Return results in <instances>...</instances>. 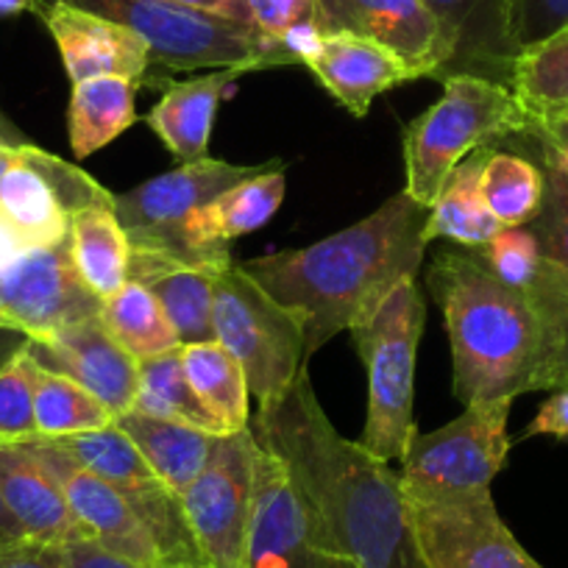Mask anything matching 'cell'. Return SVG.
I'll return each instance as SVG.
<instances>
[{
  "instance_id": "obj_20",
  "label": "cell",
  "mask_w": 568,
  "mask_h": 568,
  "mask_svg": "<svg viewBox=\"0 0 568 568\" xmlns=\"http://www.w3.org/2000/svg\"><path fill=\"white\" fill-rule=\"evenodd\" d=\"M449 42L444 75L471 73L510 87L518 45L513 40V0H424Z\"/></svg>"
},
{
  "instance_id": "obj_47",
  "label": "cell",
  "mask_w": 568,
  "mask_h": 568,
  "mask_svg": "<svg viewBox=\"0 0 568 568\" xmlns=\"http://www.w3.org/2000/svg\"><path fill=\"white\" fill-rule=\"evenodd\" d=\"M26 251H29V248H26V245L20 243V240L14 237L12 232H9V229L0 223V273L7 271L12 262H18L20 256L26 254Z\"/></svg>"
},
{
  "instance_id": "obj_42",
  "label": "cell",
  "mask_w": 568,
  "mask_h": 568,
  "mask_svg": "<svg viewBox=\"0 0 568 568\" xmlns=\"http://www.w3.org/2000/svg\"><path fill=\"white\" fill-rule=\"evenodd\" d=\"M0 568H64L62 546L31 538L0 544Z\"/></svg>"
},
{
  "instance_id": "obj_12",
  "label": "cell",
  "mask_w": 568,
  "mask_h": 568,
  "mask_svg": "<svg viewBox=\"0 0 568 568\" xmlns=\"http://www.w3.org/2000/svg\"><path fill=\"white\" fill-rule=\"evenodd\" d=\"M243 568H357L337 549L291 474L260 444Z\"/></svg>"
},
{
  "instance_id": "obj_29",
  "label": "cell",
  "mask_w": 568,
  "mask_h": 568,
  "mask_svg": "<svg viewBox=\"0 0 568 568\" xmlns=\"http://www.w3.org/2000/svg\"><path fill=\"white\" fill-rule=\"evenodd\" d=\"M48 444L62 452L64 457H70L75 466L87 468L90 474L114 485L129 499V505L165 488L118 424L92 429V433L68 435V438H51Z\"/></svg>"
},
{
  "instance_id": "obj_7",
  "label": "cell",
  "mask_w": 568,
  "mask_h": 568,
  "mask_svg": "<svg viewBox=\"0 0 568 568\" xmlns=\"http://www.w3.org/2000/svg\"><path fill=\"white\" fill-rule=\"evenodd\" d=\"M212 329L215 341L240 363L260 407L282 398L307 368L298 321L245 276L237 262L215 276Z\"/></svg>"
},
{
  "instance_id": "obj_30",
  "label": "cell",
  "mask_w": 568,
  "mask_h": 568,
  "mask_svg": "<svg viewBox=\"0 0 568 568\" xmlns=\"http://www.w3.org/2000/svg\"><path fill=\"white\" fill-rule=\"evenodd\" d=\"M184 374L206 413L223 426V433L248 429V379L237 359L217 341L182 346Z\"/></svg>"
},
{
  "instance_id": "obj_9",
  "label": "cell",
  "mask_w": 568,
  "mask_h": 568,
  "mask_svg": "<svg viewBox=\"0 0 568 568\" xmlns=\"http://www.w3.org/2000/svg\"><path fill=\"white\" fill-rule=\"evenodd\" d=\"M265 168L267 162L265 165H232L212 156L184 162L173 171L136 184L129 193H114V215L129 237L131 251L136 254H162L193 262L184 243V229L190 217L229 187L256 176Z\"/></svg>"
},
{
  "instance_id": "obj_19",
  "label": "cell",
  "mask_w": 568,
  "mask_h": 568,
  "mask_svg": "<svg viewBox=\"0 0 568 568\" xmlns=\"http://www.w3.org/2000/svg\"><path fill=\"white\" fill-rule=\"evenodd\" d=\"M284 193H287L284 162L273 160L267 162L265 171L234 184L215 201L201 206L184 229L190 260L210 267L229 265L232 240L265 226L282 206Z\"/></svg>"
},
{
  "instance_id": "obj_45",
  "label": "cell",
  "mask_w": 568,
  "mask_h": 568,
  "mask_svg": "<svg viewBox=\"0 0 568 568\" xmlns=\"http://www.w3.org/2000/svg\"><path fill=\"white\" fill-rule=\"evenodd\" d=\"M324 29L315 23V18H310L284 31V34L278 37V45H282L284 57L291 59V64H304V68H307V64L318 57L321 48H324Z\"/></svg>"
},
{
  "instance_id": "obj_22",
  "label": "cell",
  "mask_w": 568,
  "mask_h": 568,
  "mask_svg": "<svg viewBox=\"0 0 568 568\" xmlns=\"http://www.w3.org/2000/svg\"><path fill=\"white\" fill-rule=\"evenodd\" d=\"M0 496L26 538L53 546L87 538L62 485L29 444L0 446Z\"/></svg>"
},
{
  "instance_id": "obj_28",
  "label": "cell",
  "mask_w": 568,
  "mask_h": 568,
  "mask_svg": "<svg viewBox=\"0 0 568 568\" xmlns=\"http://www.w3.org/2000/svg\"><path fill=\"white\" fill-rule=\"evenodd\" d=\"M488 151L490 149H483L468 156L457 168L455 176L449 179L440 199L429 206L424 226L426 245L433 243V240H449V243L460 245V248H479L499 229H505L496 221L494 212L488 210V204H485L483 184H479Z\"/></svg>"
},
{
  "instance_id": "obj_23",
  "label": "cell",
  "mask_w": 568,
  "mask_h": 568,
  "mask_svg": "<svg viewBox=\"0 0 568 568\" xmlns=\"http://www.w3.org/2000/svg\"><path fill=\"white\" fill-rule=\"evenodd\" d=\"M217 271L221 267L195 265L176 256L136 254V251H131L129 260V278L145 284L154 293L182 346L215 341L212 307H215Z\"/></svg>"
},
{
  "instance_id": "obj_11",
  "label": "cell",
  "mask_w": 568,
  "mask_h": 568,
  "mask_svg": "<svg viewBox=\"0 0 568 568\" xmlns=\"http://www.w3.org/2000/svg\"><path fill=\"white\" fill-rule=\"evenodd\" d=\"M101 204H114V193L31 142L14 149L0 179V223L29 251L64 243L75 212Z\"/></svg>"
},
{
  "instance_id": "obj_24",
  "label": "cell",
  "mask_w": 568,
  "mask_h": 568,
  "mask_svg": "<svg viewBox=\"0 0 568 568\" xmlns=\"http://www.w3.org/2000/svg\"><path fill=\"white\" fill-rule=\"evenodd\" d=\"M240 75L243 70L226 68L187 81H171L165 87V95L151 109L145 123L165 142V149L176 156L179 165L210 156L206 151H210L217 106L223 101V92Z\"/></svg>"
},
{
  "instance_id": "obj_37",
  "label": "cell",
  "mask_w": 568,
  "mask_h": 568,
  "mask_svg": "<svg viewBox=\"0 0 568 568\" xmlns=\"http://www.w3.org/2000/svg\"><path fill=\"white\" fill-rule=\"evenodd\" d=\"M540 168L546 176V193L529 229L544 260L568 276V173L546 154H540Z\"/></svg>"
},
{
  "instance_id": "obj_54",
  "label": "cell",
  "mask_w": 568,
  "mask_h": 568,
  "mask_svg": "<svg viewBox=\"0 0 568 568\" xmlns=\"http://www.w3.org/2000/svg\"><path fill=\"white\" fill-rule=\"evenodd\" d=\"M0 446H9V444H7V440H3V438H0Z\"/></svg>"
},
{
  "instance_id": "obj_1",
  "label": "cell",
  "mask_w": 568,
  "mask_h": 568,
  "mask_svg": "<svg viewBox=\"0 0 568 568\" xmlns=\"http://www.w3.org/2000/svg\"><path fill=\"white\" fill-rule=\"evenodd\" d=\"M304 496L337 549L357 568H426L409 527L398 474L337 433L307 368L251 424Z\"/></svg>"
},
{
  "instance_id": "obj_34",
  "label": "cell",
  "mask_w": 568,
  "mask_h": 568,
  "mask_svg": "<svg viewBox=\"0 0 568 568\" xmlns=\"http://www.w3.org/2000/svg\"><path fill=\"white\" fill-rule=\"evenodd\" d=\"M34 424L40 438H68L114 424V413L79 382L42 368L37 374Z\"/></svg>"
},
{
  "instance_id": "obj_55",
  "label": "cell",
  "mask_w": 568,
  "mask_h": 568,
  "mask_svg": "<svg viewBox=\"0 0 568 568\" xmlns=\"http://www.w3.org/2000/svg\"><path fill=\"white\" fill-rule=\"evenodd\" d=\"M190 568H206V566H190Z\"/></svg>"
},
{
  "instance_id": "obj_38",
  "label": "cell",
  "mask_w": 568,
  "mask_h": 568,
  "mask_svg": "<svg viewBox=\"0 0 568 568\" xmlns=\"http://www.w3.org/2000/svg\"><path fill=\"white\" fill-rule=\"evenodd\" d=\"M479 260L496 273L505 284L529 291L544 271V254L529 226L499 229L485 245L474 248Z\"/></svg>"
},
{
  "instance_id": "obj_3",
  "label": "cell",
  "mask_w": 568,
  "mask_h": 568,
  "mask_svg": "<svg viewBox=\"0 0 568 568\" xmlns=\"http://www.w3.org/2000/svg\"><path fill=\"white\" fill-rule=\"evenodd\" d=\"M452 343V387L463 404L557 390L566 343L532 291L501 282L474 248H444L426 273Z\"/></svg>"
},
{
  "instance_id": "obj_53",
  "label": "cell",
  "mask_w": 568,
  "mask_h": 568,
  "mask_svg": "<svg viewBox=\"0 0 568 568\" xmlns=\"http://www.w3.org/2000/svg\"><path fill=\"white\" fill-rule=\"evenodd\" d=\"M0 329H14V332H20L18 324H14V321L9 318L7 310H3V304H0ZM23 335H26V332H23Z\"/></svg>"
},
{
  "instance_id": "obj_41",
  "label": "cell",
  "mask_w": 568,
  "mask_h": 568,
  "mask_svg": "<svg viewBox=\"0 0 568 568\" xmlns=\"http://www.w3.org/2000/svg\"><path fill=\"white\" fill-rule=\"evenodd\" d=\"M527 109V131L524 136L535 140L540 154L551 156L568 173V106Z\"/></svg>"
},
{
  "instance_id": "obj_56",
  "label": "cell",
  "mask_w": 568,
  "mask_h": 568,
  "mask_svg": "<svg viewBox=\"0 0 568 568\" xmlns=\"http://www.w3.org/2000/svg\"><path fill=\"white\" fill-rule=\"evenodd\" d=\"M562 387H568V376H566V385H562Z\"/></svg>"
},
{
  "instance_id": "obj_21",
  "label": "cell",
  "mask_w": 568,
  "mask_h": 568,
  "mask_svg": "<svg viewBox=\"0 0 568 568\" xmlns=\"http://www.w3.org/2000/svg\"><path fill=\"white\" fill-rule=\"evenodd\" d=\"M307 70L354 118H365L382 92L418 79L415 70L385 45L343 31L324 37V48Z\"/></svg>"
},
{
  "instance_id": "obj_49",
  "label": "cell",
  "mask_w": 568,
  "mask_h": 568,
  "mask_svg": "<svg viewBox=\"0 0 568 568\" xmlns=\"http://www.w3.org/2000/svg\"><path fill=\"white\" fill-rule=\"evenodd\" d=\"M48 0H0V18H18V14H42Z\"/></svg>"
},
{
  "instance_id": "obj_36",
  "label": "cell",
  "mask_w": 568,
  "mask_h": 568,
  "mask_svg": "<svg viewBox=\"0 0 568 568\" xmlns=\"http://www.w3.org/2000/svg\"><path fill=\"white\" fill-rule=\"evenodd\" d=\"M40 363L29 354V346L14 354L0 368V438L7 444H31L37 440L34 390Z\"/></svg>"
},
{
  "instance_id": "obj_15",
  "label": "cell",
  "mask_w": 568,
  "mask_h": 568,
  "mask_svg": "<svg viewBox=\"0 0 568 568\" xmlns=\"http://www.w3.org/2000/svg\"><path fill=\"white\" fill-rule=\"evenodd\" d=\"M324 34H357L396 53L418 79H444L449 42L424 0H315Z\"/></svg>"
},
{
  "instance_id": "obj_35",
  "label": "cell",
  "mask_w": 568,
  "mask_h": 568,
  "mask_svg": "<svg viewBox=\"0 0 568 568\" xmlns=\"http://www.w3.org/2000/svg\"><path fill=\"white\" fill-rule=\"evenodd\" d=\"M510 90L529 109L568 106V23L518 53Z\"/></svg>"
},
{
  "instance_id": "obj_27",
  "label": "cell",
  "mask_w": 568,
  "mask_h": 568,
  "mask_svg": "<svg viewBox=\"0 0 568 568\" xmlns=\"http://www.w3.org/2000/svg\"><path fill=\"white\" fill-rule=\"evenodd\" d=\"M70 256L84 284L101 302L129 282L131 245L114 204L87 206L70 221Z\"/></svg>"
},
{
  "instance_id": "obj_52",
  "label": "cell",
  "mask_w": 568,
  "mask_h": 568,
  "mask_svg": "<svg viewBox=\"0 0 568 568\" xmlns=\"http://www.w3.org/2000/svg\"><path fill=\"white\" fill-rule=\"evenodd\" d=\"M14 149H18V145H12V149H3V151H0V179H3V173L9 171V165H12Z\"/></svg>"
},
{
  "instance_id": "obj_4",
  "label": "cell",
  "mask_w": 568,
  "mask_h": 568,
  "mask_svg": "<svg viewBox=\"0 0 568 568\" xmlns=\"http://www.w3.org/2000/svg\"><path fill=\"white\" fill-rule=\"evenodd\" d=\"M440 84L444 95L407 125L402 140L404 193L426 210L468 156L527 131V109L507 84L471 73L444 75Z\"/></svg>"
},
{
  "instance_id": "obj_51",
  "label": "cell",
  "mask_w": 568,
  "mask_h": 568,
  "mask_svg": "<svg viewBox=\"0 0 568 568\" xmlns=\"http://www.w3.org/2000/svg\"><path fill=\"white\" fill-rule=\"evenodd\" d=\"M23 142H29V140L20 134V129L7 118V114L0 112V151L12 149V145H23Z\"/></svg>"
},
{
  "instance_id": "obj_5",
  "label": "cell",
  "mask_w": 568,
  "mask_h": 568,
  "mask_svg": "<svg viewBox=\"0 0 568 568\" xmlns=\"http://www.w3.org/2000/svg\"><path fill=\"white\" fill-rule=\"evenodd\" d=\"M424 324L426 307L418 282L404 278L376 313L348 329L368 376V413L357 444L385 463H402L418 435L413 398Z\"/></svg>"
},
{
  "instance_id": "obj_46",
  "label": "cell",
  "mask_w": 568,
  "mask_h": 568,
  "mask_svg": "<svg viewBox=\"0 0 568 568\" xmlns=\"http://www.w3.org/2000/svg\"><path fill=\"white\" fill-rule=\"evenodd\" d=\"M173 3H182V7H193V9H204V12H215L223 14V18L243 20V0H173Z\"/></svg>"
},
{
  "instance_id": "obj_10",
  "label": "cell",
  "mask_w": 568,
  "mask_h": 568,
  "mask_svg": "<svg viewBox=\"0 0 568 568\" xmlns=\"http://www.w3.org/2000/svg\"><path fill=\"white\" fill-rule=\"evenodd\" d=\"M256 438L248 429L215 438L182 510L206 568H243L254 510Z\"/></svg>"
},
{
  "instance_id": "obj_39",
  "label": "cell",
  "mask_w": 568,
  "mask_h": 568,
  "mask_svg": "<svg viewBox=\"0 0 568 568\" xmlns=\"http://www.w3.org/2000/svg\"><path fill=\"white\" fill-rule=\"evenodd\" d=\"M568 23V0H513V40L518 53Z\"/></svg>"
},
{
  "instance_id": "obj_48",
  "label": "cell",
  "mask_w": 568,
  "mask_h": 568,
  "mask_svg": "<svg viewBox=\"0 0 568 568\" xmlns=\"http://www.w3.org/2000/svg\"><path fill=\"white\" fill-rule=\"evenodd\" d=\"M31 337L23 335V332H14V329H0V368L14 357V354L23 352L29 346Z\"/></svg>"
},
{
  "instance_id": "obj_2",
  "label": "cell",
  "mask_w": 568,
  "mask_h": 568,
  "mask_svg": "<svg viewBox=\"0 0 568 568\" xmlns=\"http://www.w3.org/2000/svg\"><path fill=\"white\" fill-rule=\"evenodd\" d=\"M426 215L429 210L402 190L332 237L237 265L298 321L310 363L332 337L376 313L404 278L418 276Z\"/></svg>"
},
{
  "instance_id": "obj_32",
  "label": "cell",
  "mask_w": 568,
  "mask_h": 568,
  "mask_svg": "<svg viewBox=\"0 0 568 568\" xmlns=\"http://www.w3.org/2000/svg\"><path fill=\"white\" fill-rule=\"evenodd\" d=\"M131 409L151 415V418L182 420V424L195 426L201 433L226 435L223 426L206 413V407L190 387L182 363V346L173 348V352L156 354L151 359H142L140 385H136V398Z\"/></svg>"
},
{
  "instance_id": "obj_25",
  "label": "cell",
  "mask_w": 568,
  "mask_h": 568,
  "mask_svg": "<svg viewBox=\"0 0 568 568\" xmlns=\"http://www.w3.org/2000/svg\"><path fill=\"white\" fill-rule=\"evenodd\" d=\"M114 424L129 435V440L136 446L142 460L149 463L156 479L179 499L201 474L215 438H221V435L201 433L182 420L151 418L136 409L114 415Z\"/></svg>"
},
{
  "instance_id": "obj_16",
  "label": "cell",
  "mask_w": 568,
  "mask_h": 568,
  "mask_svg": "<svg viewBox=\"0 0 568 568\" xmlns=\"http://www.w3.org/2000/svg\"><path fill=\"white\" fill-rule=\"evenodd\" d=\"M29 446L45 463L53 479L62 485L70 510H73L75 521L84 529L87 538L98 540L109 551H114V555L125 557V560L136 562L142 568H162V557L154 538L145 529V524L140 521L134 507L129 505V499L114 485L95 477L87 468L75 466L70 457L53 449L48 440L37 438Z\"/></svg>"
},
{
  "instance_id": "obj_33",
  "label": "cell",
  "mask_w": 568,
  "mask_h": 568,
  "mask_svg": "<svg viewBox=\"0 0 568 568\" xmlns=\"http://www.w3.org/2000/svg\"><path fill=\"white\" fill-rule=\"evenodd\" d=\"M479 184H483L485 204L505 229L529 226L544 204V168L513 151L490 149Z\"/></svg>"
},
{
  "instance_id": "obj_8",
  "label": "cell",
  "mask_w": 568,
  "mask_h": 568,
  "mask_svg": "<svg viewBox=\"0 0 568 568\" xmlns=\"http://www.w3.org/2000/svg\"><path fill=\"white\" fill-rule=\"evenodd\" d=\"M510 398L474 402L435 433L415 435L402 460L404 499H460L490 490L510 455Z\"/></svg>"
},
{
  "instance_id": "obj_26",
  "label": "cell",
  "mask_w": 568,
  "mask_h": 568,
  "mask_svg": "<svg viewBox=\"0 0 568 568\" xmlns=\"http://www.w3.org/2000/svg\"><path fill=\"white\" fill-rule=\"evenodd\" d=\"M136 90L140 81L103 75L73 84L68 106L70 149L79 160L106 149L136 123Z\"/></svg>"
},
{
  "instance_id": "obj_50",
  "label": "cell",
  "mask_w": 568,
  "mask_h": 568,
  "mask_svg": "<svg viewBox=\"0 0 568 568\" xmlns=\"http://www.w3.org/2000/svg\"><path fill=\"white\" fill-rule=\"evenodd\" d=\"M18 538H26V535L20 532L18 521H14L7 501H3V496H0V544H9V540H18Z\"/></svg>"
},
{
  "instance_id": "obj_44",
  "label": "cell",
  "mask_w": 568,
  "mask_h": 568,
  "mask_svg": "<svg viewBox=\"0 0 568 568\" xmlns=\"http://www.w3.org/2000/svg\"><path fill=\"white\" fill-rule=\"evenodd\" d=\"M62 562L64 568H142L92 538H75L62 544Z\"/></svg>"
},
{
  "instance_id": "obj_6",
  "label": "cell",
  "mask_w": 568,
  "mask_h": 568,
  "mask_svg": "<svg viewBox=\"0 0 568 568\" xmlns=\"http://www.w3.org/2000/svg\"><path fill=\"white\" fill-rule=\"evenodd\" d=\"M134 31L151 51V64L165 70H226L243 73L291 64L278 40L248 23L182 7L173 0H68Z\"/></svg>"
},
{
  "instance_id": "obj_43",
  "label": "cell",
  "mask_w": 568,
  "mask_h": 568,
  "mask_svg": "<svg viewBox=\"0 0 568 568\" xmlns=\"http://www.w3.org/2000/svg\"><path fill=\"white\" fill-rule=\"evenodd\" d=\"M538 435H549V438H568V387H557L551 396L538 407L535 418L521 433L524 440L538 438Z\"/></svg>"
},
{
  "instance_id": "obj_40",
  "label": "cell",
  "mask_w": 568,
  "mask_h": 568,
  "mask_svg": "<svg viewBox=\"0 0 568 568\" xmlns=\"http://www.w3.org/2000/svg\"><path fill=\"white\" fill-rule=\"evenodd\" d=\"M315 14V0H243V20L267 40H278L291 26Z\"/></svg>"
},
{
  "instance_id": "obj_14",
  "label": "cell",
  "mask_w": 568,
  "mask_h": 568,
  "mask_svg": "<svg viewBox=\"0 0 568 568\" xmlns=\"http://www.w3.org/2000/svg\"><path fill=\"white\" fill-rule=\"evenodd\" d=\"M0 304L31 341H48L68 326L98 318L103 307L75 271L70 237L26 251L0 273Z\"/></svg>"
},
{
  "instance_id": "obj_18",
  "label": "cell",
  "mask_w": 568,
  "mask_h": 568,
  "mask_svg": "<svg viewBox=\"0 0 568 568\" xmlns=\"http://www.w3.org/2000/svg\"><path fill=\"white\" fill-rule=\"evenodd\" d=\"M29 354L42 368L79 382L114 415L134 407L140 363L109 337L101 315L68 326L48 341H29Z\"/></svg>"
},
{
  "instance_id": "obj_31",
  "label": "cell",
  "mask_w": 568,
  "mask_h": 568,
  "mask_svg": "<svg viewBox=\"0 0 568 568\" xmlns=\"http://www.w3.org/2000/svg\"><path fill=\"white\" fill-rule=\"evenodd\" d=\"M101 324L123 352L136 363L179 348L176 332L162 313L154 293L140 282H125L101 307Z\"/></svg>"
},
{
  "instance_id": "obj_13",
  "label": "cell",
  "mask_w": 568,
  "mask_h": 568,
  "mask_svg": "<svg viewBox=\"0 0 568 568\" xmlns=\"http://www.w3.org/2000/svg\"><path fill=\"white\" fill-rule=\"evenodd\" d=\"M426 568H544L501 521L490 490L460 499H404Z\"/></svg>"
},
{
  "instance_id": "obj_17",
  "label": "cell",
  "mask_w": 568,
  "mask_h": 568,
  "mask_svg": "<svg viewBox=\"0 0 568 568\" xmlns=\"http://www.w3.org/2000/svg\"><path fill=\"white\" fill-rule=\"evenodd\" d=\"M40 18L51 31L64 73L73 84L103 75L134 79L142 84L149 75V45L125 26L68 0H48Z\"/></svg>"
}]
</instances>
